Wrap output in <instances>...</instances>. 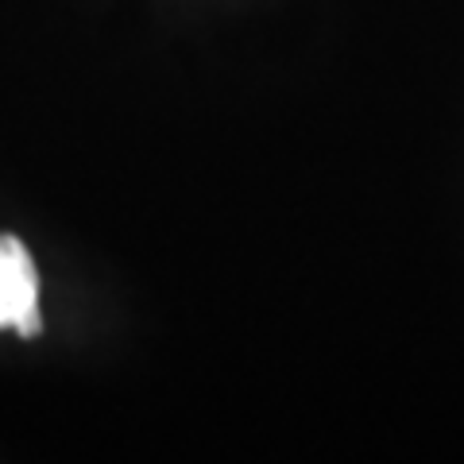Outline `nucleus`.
Here are the masks:
<instances>
[{"mask_svg":"<svg viewBox=\"0 0 464 464\" xmlns=\"http://www.w3.org/2000/svg\"><path fill=\"white\" fill-rule=\"evenodd\" d=\"M39 337V279L27 248L16 237H0V329Z\"/></svg>","mask_w":464,"mask_h":464,"instance_id":"nucleus-1","label":"nucleus"}]
</instances>
